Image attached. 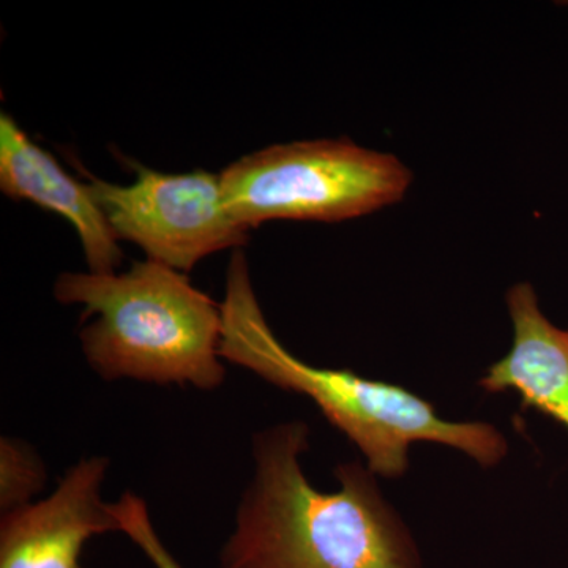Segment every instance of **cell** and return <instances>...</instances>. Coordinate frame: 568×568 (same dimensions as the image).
<instances>
[{"label":"cell","instance_id":"obj_6","mask_svg":"<svg viewBox=\"0 0 568 568\" xmlns=\"http://www.w3.org/2000/svg\"><path fill=\"white\" fill-rule=\"evenodd\" d=\"M110 459L82 458L39 503L0 519V568H82L91 538L119 532L102 487Z\"/></svg>","mask_w":568,"mask_h":568},{"label":"cell","instance_id":"obj_1","mask_svg":"<svg viewBox=\"0 0 568 568\" xmlns=\"http://www.w3.org/2000/svg\"><path fill=\"white\" fill-rule=\"evenodd\" d=\"M305 422L253 437V477L235 511L219 568H424L409 530L358 463L336 466L339 488L310 484Z\"/></svg>","mask_w":568,"mask_h":568},{"label":"cell","instance_id":"obj_7","mask_svg":"<svg viewBox=\"0 0 568 568\" xmlns=\"http://www.w3.org/2000/svg\"><path fill=\"white\" fill-rule=\"evenodd\" d=\"M0 190L73 224L93 274H114L121 265L122 248L88 182L71 178L6 112L0 114Z\"/></svg>","mask_w":568,"mask_h":568},{"label":"cell","instance_id":"obj_10","mask_svg":"<svg viewBox=\"0 0 568 568\" xmlns=\"http://www.w3.org/2000/svg\"><path fill=\"white\" fill-rule=\"evenodd\" d=\"M112 515L119 525V532L125 534L144 552L155 568H183L166 548L159 532L153 528L148 504L134 493H123L115 503H110Z\"/></svg>","mask_w":568,"mask_h":568},{"label":"cell","instance_id":"obj_8","mask_svg":"<svg viewBox=\"0 0 568 568\" xmlns=\"http://www.w3.org/2000/svg\"><path fill=\"white\" fill-rule=\"evenodd\" d=\"M507 306L514 343L478 384L489 394L517 392L523 406L555 418L568 432V332L544 315L529 283L510 287Z\"/></svg>","mask_w":568,"mask_h":568},{"label":"cell","instance_id":"obj_2","mask_svg":"<svg viewBox=\"0 0 568 568\" xmlns=\"http://www.w3.org/2000/svg\"><path fill=\"white\" fill-rule=\"evenodd\" d=\"M220 308L223 361L282 390L312 399L364 454L366 467L375 476L402 477L414 443L443 444L484 467L499 465L506 457V437L493 425L448 422L406 388L366 379L349 369L320 368L291 354L265 320L242 250H235L227 265Z\"/></svg>","mask_w":568,"mask_h":568},{"label":"cell","instance_id":"obj_3","mask_svg":"<svg viewBox=\"0 0 568 568\" xmlns=\"http://www.w3.org/2000/svg\"><path fill=\"white\" fill-rule=\"evenodd\" d=\"M61 304L82 305V353L106 381L222 387V308L189 276L145 260L123 274L65 272L54 284Z\"/></svg>","mask_w":568,"mask_h":568},{"label":"cell","instance_id":"obj_9","mask_svg":"<svg viewBox=\"0 0 568 568\" xmlns=\"http://www.w3.org/2000/svg\"><path fill=\"white\" fill-rule=\"evenodd\" d=\"M47 467L36 450L21 439H0V510H18L33 503L47 485Z\"/></svg>","mask_w":568,"mask_h":568},{"label":"cell","instance_id":"obj_5","mask_svg":"<svg viewBox=\"0 0 568 568\" xmlns=\"http://www.w3.org/2000/svg\"><path fill=\"white\" fill-rule=\"evenodd\" d=\"M133 166L136 181L130 185L84 173L118 241L133 242L148 260L182 274L213 253L241 250L248 242V230L224 203L220 174H164Z\"/></svg>","mask_w":568,"mask_h":568},{"label":"cell","instance_id":"obj_4","mask_svg":"<svg viewBox=\"0 0 568 568\" xmlns=\"http://www.w3.org/2000/svg\"><path fill=\"white\" fill-rule=\"evenodd\" d=\"M223 197L246 230L274 220L338 223L398 203L413 173L390 153L349 140L276 144L220 173Z\"/></svg>","mask_w":568,"mask_h":568}]
</instances>
